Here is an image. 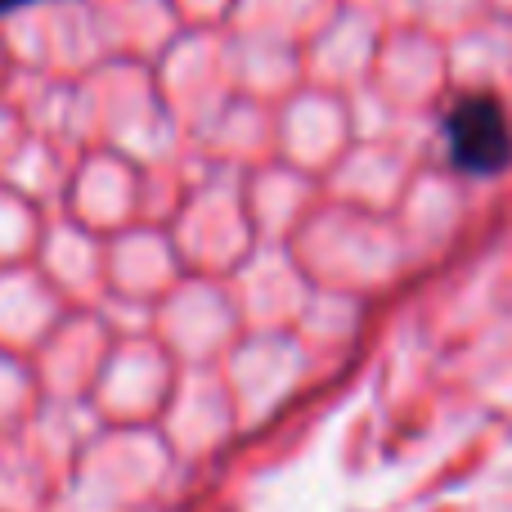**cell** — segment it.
Here are the masks:
<instances>
[{
    "label": "cell",
    "instance_id": "7a4b0ae2",
    "mask_svg": "<svg viewBox=\"0 0 512 512\" xmlns=\"http://www.w3.org/2000/svg\"><path fill=\"white\" fill-rule=\"evenodd\" d=\"M18 5H32V0H0V9H18Z\"/></svg>",
    "mask_w": 512,
    "mask_h": 512
},
{
    "label": "cell",
    "instance_id": "6da1fadb",
    "mask_svg": "<svg viewBox=\"0 0 512 512\" xmlns=\"http://www.w3.org/2000/svg\"><path fill=\"white\" fill-rule=\"evenodd\" d=\"M445 135H450V153L463 171L472 176H495L512 162V131L504 108L490 95H468L459 99V108L445 122Z\"/></svg>",
    "mask_w": 512,
    "mask_h": 512
}]
</instances>
